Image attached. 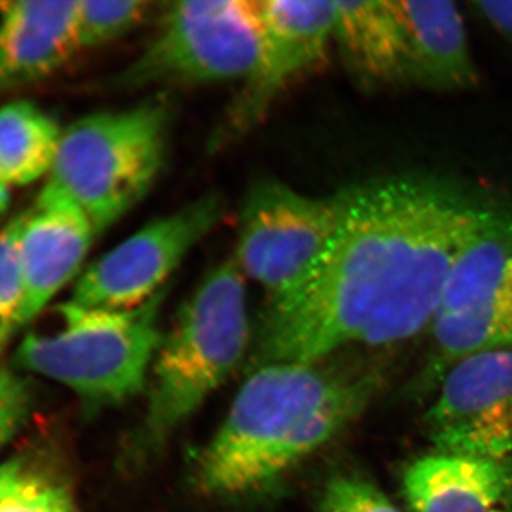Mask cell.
<instances>
[{
	"label": "cell",
	"instance_id": "cell-21",
	"mask_svg": "<svg viewBox=\"0 0 512 512\" xmlns=\"http://www.w3.org/2000/svg\"><path fill=\"white\" fill-rule=\"evenodd\" d=\"M316 512H402L372 480L338 473L320 490Z\"/></svg>",
	"mask_w": 512,
	"mask_h": 512
},
{
	"label": "cell",
	"instance_id": "cell-5",
	"mask_svg": "<svg viewBox=\"0 0 512 512\" xmlns=\"http://www.w3.org/2000/svg\"><path fill=\"white\" fill-rule=\"evenodd\" d=\"M170 110L161 101L82 117L64 128L46 184L109 229L156 183L167 153Z\"/></svg>",
	"mask_w": 512,
	"mask_h": 512
},
{
	"label": "cell",
	"instance_id": "cell-19",
	"mask_svg": "<svg viewBox=\"0 0 512 512\" xmlns=\"http://www.w3.org/2000/svg\"><path fill=\"white\" fill-rule=\"evenodd\" d=\"M150 3L141 0H79L77 37L80 49L106 45L143 22Z\"/></svg>",
	"mask_w": 512,
	"mask_h": 512
},
{
	"label": "cell",
	"instance_id": "cell-12",
	"mask_svg": "<svg viewBox=\"0 0 512 512\" xmlns=\"http://www.w3.org/2000/svg\"><path fill=\"white\" fill-rule=\"evenodd\" d=\"M402 494L410 512H512V456L424 454L403 468Z\"/></svg>",
	"mask_w": 512,
	"mask_h": 512
},
{
	"label": "cell",
	"instance_id": "cell-24",
	"mask_svg": "<svg viewBox=\"0 0 512 512\" xmlns=\"http://www.w3.org/2000/svg\"><path fill=\"white\" fill-rule=\"evenodd\" d=\"M10 202V188L0 181V217L8 210Z\"/></svg>",
	"mask_w": 512,
	"mask_h": 512
},
{
	"label": "cell",
	"instance_id": "cell-17",
	"mask_svg": "<svg viewBox=\"0 0 512 512\" xmlns=\"http://www.w3.org/2000/svg\"><path fill=\"white\" fill-rule=\"evenodd\" d=\"M62 131L55 120L30 101L0 107V181L25 187L52 171Z\"/></svg>",
	"mask_w": 512,
	"mask_h": 512
},
{
	"label": "cell",
	"instance_id": "cell-18",
	"mask_svg": "<svg viewBox=\"0 0 512 512\" xmlns=\"http://www.w3.org/2000/svg\"><path fill=\"white\" fill-rule=\"evenodd\" d=\"M0 512H80L59 474L35 457L0 464Z\"/></svg>",
	"mask_w": 512,
	"mask_h": 512
},
{
	"label": "cell",
	"instance_id": "cell-13",
	"mask_svg": "<svg viewBox=\"0 0 512 512\" xmlns=\"http://www.w3.org/2000/svg\"><path fill=\"white\" fill-rule=\"evenodd\" d=\"M79 0L0 2V94L45 79L79 52Z\"/></svg>",
	"mask_w": 512,
	"mask_h": 512
},
{
	"label": "cell",
	"instance_id": "cell-1",
	"mask_svg": "<svg viewBox=\"0 0 512 512\" xmlns=\"http://www.w3.org/2000/svg\"><path fill=\"white\" fill-rule=\"evenodd\" d=\"M328 248L291 291L268 299L256 365L322 363L349 345H394L429 329L461 249L498 208L424 175L338 194Z\"/></svg>",
	"mask_w": 512,
	"mask_h": 512
},
{
	"label": "cell",
	"instance_id": "cell-22",
	"mask_svg": "<svg viewBox=\"0 0 512 512\" xmlns=\"http://www.w3.org/2000/svg\"><path fill=\"white\" fill-rule=\"evenodd\" d=\"M32 394L26 380L0 367V450L18 436L28 421Z\"/></svg>",
	"mask_w": 512,
	"mask_h": 512
},
{
	"label": "cell",
	"instance_id": "cell-2",
	"mask_svg": "<svg viewBox=\"0 0 512 512\" xmlns=\"http://www.w3.org/2000/svg\"><path fill=\"white\" fill-rule=\"evenodd\" d=\"M379 376H346L320 363L259 366L202 451L195 485L212 497H247L274 485L350 426Z\"/></svg>",
	"mask_w": 512,
	"mask_h": 512
},
{
	"label": "cell",
	"instance_id": "cell-8",
	"mask_svg": "<svg viewBox=\"0 0 512 512\" xmlns=\"http://www.w3.org/2000/svg\"><path fill=\"white\" fill-rule=\"evenodd\" d=\"M224 207L218 195H207L144 225L83 271L69 302L113 312L146 305L221 221Z\"/></svg>",
	"mask_w": 512,
	"mask_h": 512
},
{
	"label": "cell",
	"instance_id": "cell-23",
	"mask_svg": "<svg viewBox=\"0 0 512 512\" xmlns=\"http://www.w3.org/2000/svg\"><path fill=\"white\" fill-rule=\"evenodd\" d=\"M471 8L512 45V2H474Z\"/></svg>",
	"mask_w": 512,
	"mask_h": 512
},
{
	"label": "cell",
	"instance_id": "cell-9",
	"mask_svg": "<svg viewBox=\"0 0 512 512\" xmlns=\"http://www.w3.org/2000/svg\"><path fill=\"white\" fill-rule=\"evenodd\" d=\"M434 451L512 456V349L478 353L450 367L424 414Z\"/></svg>",
	"mask_w": 512,
	"mask_h": 512
},
{
	"label": "cell",
	"instance_id": "cell-11",
	"mask_svg": "<svg viewBox=\"0 0 512 512\" xmlns=\"http://www.w3.org/2000/svg\"><path fill=\"white\" fill-rule=\"evenodd\" d=\"M96 232L72 201L45 184L20 214L18 252L25 284L22 326L32 325L64 286L80 276Z\"/></svg>",
	"mask_w": 512,
	"mask_h": 512
},
{
	"label": "cell",
	"instance_id": "cell-14",
	"mask_svg": "<svg viewBox=\"0 0 512 512\" xmlns=\"http://www.w3.org/2000/svg\"><path fill=\"white\" fill-rule=\"evenodd\" d=\"M333 42L367 89L409 83V37L399 0L335 2Z\"/></svg>",
	"mask_w": 512,
	"mask_h": 512
},
{
	"label": "cell",
	"instance_id": "cell-10",
	"mask_svg": "<svg viewBox=\"0 0 512 512\" xmlns=\"http://www.w3.org/2000/svg\"><path fill=\"white\" fill-rule=\"evenodd\" d=\"M259 9L261 56L232 106L231 124L237 130L261 121L291 84L318 69L333 42V0H259Z\"/></svg>",
	"mask_w": 512,
	"mask_h": 512
},
{
	"label": "cell",
	"instance_id": "cell-20",
	"mask_svg": "<svg viewBox=\"0 0 512 512\" xmlns=\"http://www.w3.org/2000/svg\"><path fill=\"white\" fill-rule=\"evenodd\" d=\"M19 227L20 215L0 229V355L23 328L25 284L18 252Z\"/></svg>",
	"mask_w": 512,
	"mask_h": 512
},
{
	"label": "cell",
	"instance_id": "cell-16",
	"mask_svg": "<svg viewBox=\"0 0 512 512\" xmlns=\"http://www.w3.org/2000/svg\"><path fill=\"white\" fill-rule=\"evenodd\" d=\"M510 296L512 214L497 210L458 254L436 316Z\"/></svg>",
	"mask_w": 512,
	"mask_h": 512
},
{
	"label": "cell",
	"instance_id": "cell-4",
	"mask_svg": "<svg viewBox=\"0 0 512 512\" xmlns=\"http://www.w3.org/2000/svg\"><path fill=\"white\" fill-rule=\"evenodd\" d=\"M165 291L133 311L57 306L55 322L33 326L15 353L19 369L49 377L84 402L113 406L144 389L163 342L158 315Z\"/></svg>",
	"mask_w": 512,
	"mask_h": 512
},
{
	"label": "cell",
	"instance_id": "cell-15",
	"mask_svg": "<svg viewBox=\"0 0 512 512\" xmlns=\"http://www.w3.org/2000/svg\"><path fill=\"white\" fill-rule=\"evenodd\" d=\"M399 3L409 37V83L431 92H463L476 86V64L456 3Z\"/></svg>",
	"mask_w": 512,
	"mask_h": 512
},
{
	"label": "cell",
	"instance_id": "cell-6",
	"mask_svg": "<svg viewBox=\"0 0 512 512\" xmlns=\"http://www.w3.org/2000/svg\"><path fill=\"white\" fill-rule=\"evenodd\" d=\"M262 49L259 0L174 3L140 56L116 77L123 89L245 80Z\"/></svg>",
	"mask_w": 512,
	"mask_h": 512
},
{
	"label": "cell",
	"instance_id": "cell-3",
	"mask_svg": "<svg viewBox=\"0 0 512 512\" xmlns=\"http://www.w3.org/2000/svg\"><path fill=\"white\" fill-rule=\"evenodd\" d=\"M248 340L245 276L229 258L205 276L158 348L141 444L157 446L197 412L234 372Z\"/></svg>",
	"mask_w": 512,
	"mask_h": 512
},
{
	"label": "cell",
	"instance_id": "cell-7",
	"mask_svg": "<svg viewBox=\"0 0 512 512\" xmlns=\"http://www.w3.org/2000/svg\"><path fill=\"white\" fill-rule=\"evenodd\" d=\"M339 220L338 194L311 197L279 181L252 185L239 215L235 259L268 299L301 284L328 248Z\"/></svg>",
	"mask_w": 512,
	"mask_h": 512
}]
</instances>
